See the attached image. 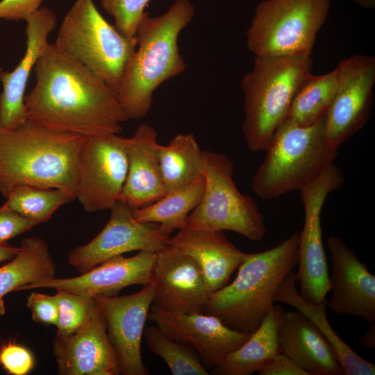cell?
Returning a JSON list of instances; mask_svg holds the SVG:
<instances>
[{"instance_id": "6da1fadb", "label": "cell", "mask_w": 375, "mask_h": 375, "mask_svg": "<svg viewBox=\"0 0 375 375\" xmlns=\"http://www.w3.org/2000/svg\"><path fill=\"white\" fill-rule=\"evenodd\" d=\"M33 69L35 83L24 97L28 119L85 137L122 131L129 118L117 93L55 44L49 43Z\"/></svg>"}, {"instance_id": "7a4b0ae2", "label": "cell", "mask_w": 375, "mask_h": 375, "mask_svg": "<svg viewBox=\"0 0 375 375\" xmlns=\"http://www.w3.org/2000/svg\"><path fill=\"white\" fill-rule=\"evenodd\" d=\"M87 137L30 119L12 129L0 126V192L18 185L56 188L76 197L80 152Z\"/></svg>"}, {"instance_id": "3957f363", "label": "cell", "mask_w": 375, "mask_h": 375, "mask_svg": "<svg viewBox=\"0 0 375 375\" xmlns=\"http://www.w3.org/2000/svg\"><path fill=\"white\" fill-rule=\"evenodd\" d=\"M194 15L189 0H176L160 15L151 17L146 12L143 16L135 34L138 49L125 67L117 92L129 119L144 117L151 110L154 91L185 70L178 40Z\"/></svg>"}, {"instance_id": "277c9868", "label": "cell", "mask_w": 375, "mask_h": 375, "mask_svg": "<svg viewBox=\"0 0 375 375\" xmlns=\"http://www.w3.org/2000/svg\"><path fill=\"white\" fill-rule=\"evenodd\" d=\"M299 233L276 247L247 253L234 281L211 292L204 313L228 328L251 334L274 306L278 286L297 264Z\"/></svg>"}, {"instance_id": "5b68a950", "label": "cell", "mask_w": 375, "mask_h": 375, "mask_svg": "<svg viewBox=\"0 0 375 375\" xmlns=\"http://www.w3.org/2000/svg\"><path fill=\"white\" fill-rule=\"evenodd\" d=\"M312 52L255 56L241 81L244 96L242 131L252 152L266 151L278 126L287 119L293 98L311 73Z\"/></svg>"}, {"instance_id": "8992f818", "label": "cell", "mask_w": 375, "mask_h": 375, "mask_svg": "<svg viewBox=\"0 0 375 375\" xmlns=\"http://www.w3.org/2000/svg\"><path fill=\"white\" fill-rule=\"evenodd\" d=\"M265 151L251 180L253 192L265 199L299 190L332 165L338 155V149L326 141L324 117L307 126L286 119Z\"/></svg>"}, {"instance_id": "52a82bcc", "label": "cell", "mask_w": 375, "mask_h": 375, "mask_svg": "<svg viewBox=\"0 0 375 375\" xmlns=\"http://www.w3.org/2000/svg\"><path fill=\"white\" fill-rule=\"evenodd\" d=\"M54 44L117 93L137 40L124 36L108 23L94 0H76L60 24Z\"/></svg>"}, {"instance_id": "ba28073f", "label": "cell", "mask_w": 375, "mask_h": 375, "mask_svg": "<svg viewBox=\"0 0 375 375\" xmlns=\"http://www.w3.org/2000/svg\"><path fill=\"white\" fill-rule=\"evenodd\" d=\"M203 158L204 190L187 217V227L231 231L251 241H261L267 232L264 215L251 197L237 188L231 160L224 153L207 150L203 151Z\"/></svg>"}, {"instance_id": "9c48e42d", "label": "cell", "mask_w": 375, "mask_h": 375, "mask_svg": "<svg viewBox=\"0 0 375 375\" xmlns=\"http://www.w3.org/2000/svg\"><path fill=\"white\" fill-rule=\"evenodd\" d=\"M331 0H263L256 7L247 31L255 56L312 52L328 15Z\"/></svg>"}, {"instance_id": "30bf717a", "label": "cell", "mask_w": 375, "mask_h": 375, "mask_svg": "<svg viewBox=\"0 0 375 375\" xmlns=\"http://www.w3.org/2000/svg\"><path fill=\"white\" fill-rule=\"evenodd\" d=\"M343 183L342 172L333 163L299 190L305 219L303 229L299 233V269L295 278L299 284L300 295L316 304L327 302L326 296L331 289L328 266L322 240V208L329 194Z\"/></svg>"}, {"instance_id": "8fae6325", "label": "cell", "mask_w": 375, "mask_h": 375, "mask_svg": "<svg viewBox=\"0 0 375 375\" xmlns=\"http://www.w3.org/2000/svg\"><path fill=\"white\" fill-rule=\"evenodd\" d=\"M127 171L125 138L87 137L78 158L75 199L88 212L110 210L119 199Z\"/></svg>"}, {"instance_id": "7c38bea8", "label": "cell", "mask_w": 375, "mask_h": 375, "mask_svg": "<svg viewBox=\"0 0 375 375\" xmlns=\"http://www.w3.org/2000/svg\"><path fill=\"white\" fill-rule=\"evenodd\" d=\"M133 210L119 200L110 208V219L102 231L88 243L76 247L69 252V264L83 274L124 253L157 252L167 245L173 231L158 223L136 221Z\"/></svg>"}, {"instance_id": "4fadbf2b", "label": "cell", "mask_w": 375, "mask_h": 375, "mask_svg": "<svg viewBox=\"0 0 375 375\" xmlns=\"http://www.w3.org/2000/svg\"><path fill=\"white\" fill-rule=\"evenodd\" d=\"M338 65L340 82L324 117L326 141L338 150L365 125L370 117L375 83V58L357 54Z\"/></svg>"}, {"instance_id": "5bb4252c", "label": "cell", "mask_w": 375, "mask_h": 375, "mask_svg": "<svg viewBox=\"0 0 375 375\" xmlns=\"http://www.w3.org/2000/svg\"><path fill=\"white\" fill-rule=\"evenodd\" d=\"M105 318L107 335L123 375H148L141 343L144 324L153 304V288L149 283L125 296L93 297Z\"/></svg>"}, {"instance_id": "9a60e30c", "label": "cell", "mask_w": 375, "mask_h": 375, "mask_svg": "<svg viewBox=\"0 0 375 375\" xmlns=\"http://www.w3.org/2000/svg\"><path fill=\"white\" fill-rule=\"evenodd\" d=\"M147 319L168 338L193 347L208 369L217 365L250 335L228 328L213 315L171 312L154 304Z\"/></svg>"}, {"instance_id": "2e32d148", "label": "cell", "mask_w": 375, "mask_h": 375, "mask_svg": "<svg viewBox=\"0 0 375 375\" xmlns=\"http://www.w3.org/2000/svg\"><path fill=\"white\" fill-rule=\"evenodd\" d=\"M151 284L153 304L171 312L204 313L211 293L197 262L169 244L156 252Z\"/></svg>"}, {"instance_id": "e0dca14e", "label": "cell", "mask_w": 375, "mask_h": 375, "mask_svg": "<svg viewBox=\"0 0 375 375\" xmlns=\"http://www.w3.org/2000/svg\"><path fill=\"white\" fill-rule=\"evenodd\" d=\"M52 348L60 375L121 374L96 300L83 324L67 337L56 335Z\"/></svg>"}, {"instance_id": "ac0fdd59", "label": "cell", "mask_w": 375, "mask_h": 375, "mask_svg": "<svg viewBox=\"0 0 375 375\" xmlns=\"http://www.w3.org/2000/svg\"><path fill=\"white\" fill-rule=\"evenodd\" d=\"M327 245L332 262L327 306L333 312L375 324V276L340 238L330 236Z\"/></svg>"}, {"instance_id": "d6986e66", "label": "cell", "mask_w": 375, "mask_h": 375, "mask_svg": "<svg viewBox=\"0 0 375 375\" xmlns=\"http://www.w3.org/2000/svg\"><path fill=\"white\" fill-rule=\"evenodd\" d=\"M156 258V252L147 251H140L131 257L119 255L80 276L54 277L25 285L19 290L51 288L90 297L116 296L126 287L151 283Z\"/></svg>"}, {"instance_id": "ffe728a7", "label": "cell", "mask_w": 375, "mask_h": 375, "mask_svg": "<svg viewBox=\"0 0 375 375\" xmlns=\"http://www.w3.org/2000/svg\"><path fill=\"white\" fill-rule=\"evenodd\" d=\"M26 47L23 58L11 72H2L0 81V126L12 129L26 119L25 90L31 72L49 44V34L57 24L56 14L41 7L26 19Z\"/></svg>"}, {"instance_id": "44dd1931", "label": "cell", "mask_w": 375, "mask_h": 375, "mask_svg": "<svg viewBox=\"0 0 375 375\" xmlns=\"http://www.w3.org/2000/svg\"><path fill=\"white\" fill-rule=\"evenodd\" d=\"M128 160L126 178L119 201L131 208H140L166 195L159 160L157 132L140 124L131 138H125Z\"/></svg>"}, {"instance_id": "7402d4cb", "label": "cell", "mask_w": 375, "mask_h": 375, "mask_svg": "<svg viewBox=\"0 0 375 375\" xmlns=\"http://www.w3.org/2000/svg\"><path fill=\"white\" fill-rule=\"evenodd\" d=\"M167 244L192 258L200 267L210 292L225 286L247 253L241 251L223 231L180 229Z\"/></svg>"}, {"instance_id": "603a6c76", "label": "cell", "mask_w": 375, "mask_h": 375, "mask_svg": "<svg viewBox=\"0 0 375 375\" xmlns=\"http://www.w3.org/2000/svg\"><path fill=\"white\" fill-rule=\"evenodd\" d=\"M278 340L284 353L310 375H342L336 354L330 342L302 312L283 311Z\"/></svg>"}, {"instance_id": "cb8c5ba5", "label": "cell", "mask_w": 375, "mask_h": 375, "mask_svg": "<svg viewBox=\"0 0 375 375\" xmlns=\"http://www.w3.org/2000/svg\"><path fill=\"white\" fill-rule=\"evenodd\" d=\"M296 283L295 274L291 271L278 286L274 302L292 306L312 321L330 342L344 375H374L375 365L356 353L331 326L326 314L327 302L316 304L306 300Z\"/></svg>"}, {"instance_id": "d4e9b609", "label": "cell", "mask_w": 375, "mask_h": 375, "mask_svg": "<svg viewBox=\"0 0 375 375\" xmlns=\"http://www.w3.org/2000/svg\"><path fill=\"white\" fill-rule=\"evenodd\" d=\"M283 311L280 306H274L258 328L242 345L211 369L210 374L250 375L281 352L278 329Z\"/></svg>"}, {"instance_id": "484cf974", "label": "cell", "mask_w": 375, "mask_h": 375, "mask_svg": "<svg viewBox=\"0 0 375 375\" xmlns=\"http://www.w3.org/2000/svg\"><path fill=\"white\" fill-rule=\"evenodd\" d=\"M56 272L47 242L39 237H26L17 254L0 267V299L25 285L54 278Z\"/></svg>"}, {"instance_id": "4316f807", "label": "cell", "mask_w": 375, "mask_h": 375, "mask_svg": "<svg viewBox=\"0 0 375 375\" xmlns=\"http://www.w3.org/2000/svg\"><path fill=\"white\" fill-rule=\"evenodd\" d=\"M159 160L166 194L203 177V151L192 133H179L160 144Z\"/></svg>"}, {"instance_id": "83f0119b", "label": "cell", "mask_w": 375, "mask_h": 375, "mask_svg": "<svg viewBox=\"0 0 375 375\" xmlns=\"http://www.w3.org/2000/svg\"><path fill=\"white\" fill-rule=\"evenodd\" d=\"M340 76L339 65L325 74H308L293 98L287 119L301 126H310L320 121L335 96Z\"/></svg>"}, {"instance_id": "f1b7e54d", "label": "cell", "mask_w": 375, "mask_h": 375, "mask_svg": "<svg viewBox=\"0 0 375 375\" xmlns=\"http://www.w3.org/2000/svg\"><path fill=\"white\" fill-rule=\"evenodd\" d=\"M205 187L204 178L167 194L146 206L133 209L134 219L141 223H158L172 231L187 227L188 215L199 203Z\"/></svg>"}, {"instance_id": "f546056e", "label": "cell", "mask_w": 375, "mask_h": 375, "mask_svg": "<svg viewBox=\"0 0 375 375\" xmlns=\"http://www.w3.org/2000/svg\"><path fill=\"white\" fill-rule=\"evenodd\" d=\"M6 199V206L40 224L48 221L58 208L73 200L60 190L30 185L15 186Z\"/></svg>"}, {"instance_id": "4dcf8cb0", "label": "cell", "mask_w": 375, "mask_h": 375, "mask_svg": "<svg viewBox=\"0 0 375 375\" xmlns=\"http://www.w3.org/2000/svg\"><path fill=\"white\" fill-rule=\"evenodd\" d=\"M143 335L150 351L164 360L173 375L210 374L188 344L168 338L157 326L144 328Z\"/></svg>"}, {"instance_id": "1f68e13d", "label": "cell", "mask_w": 375, "mask_h": 375, "mask_svg": "<svg viewBox=\"0 0 375 375\" xmlns=\"http://www.w3.org/2000/svg\"><path fill=\"white\" fill-rule=\"evenodd\" d=\"M54 295L59 310L56 335L67 337L83 324L95 299L93 297L62 290H56Z\"/></svg>"}, {"instance_id": "d6a6232c", "label": "cell", "mask_w": 375, "mask_h": 375, "mask_svg": "<svg viewBox=\"0 0 375 375\" xmlns=\"http://www.w3.org/2000/svg\"><path fill=\"white\" fill-rule=\"evenodd\" d=\"M151 0H100L103 10L115 20L114 26L124 36L135 38L136 31Z\"/></svg>"}, {"instance_id": "836d02e7", "label": "cell", "mask_w": 375, "mask_h": 375, "mask_svg": "<svg viewBox=\"0 0 375 375\" xmlns=\"http://www.w3.org/2000/svg\"><path fill=\"white\" fill-rule=\"evenodd\" d=\"M0 363L11 374L26 375L33 369L34 359L26 348L9 343L0 350Z\"/></svg>"}, {"instance_id": "e575fe53", "label": "cell", "mask_w": 375, "mask_h": 375, "mask_svg": "<svg viewBox=\"0 0 375 375\" xmlns=\"http://www.w3.org/2000/svg\"><path fill=\"white\" fill-rule=\"evenodd\" d=\"M26 306L30 309L35 322L56 326L59 310L55 295L32 292L27 298Z\"/></svg>"}, {"instance_id": "d590c367", "label": "cell", "mask_w": 375, "mask_h": 375, "mask_svg": "<svg viewBox=\"0 0 375 375\" xmlns=\"http://www.w3.org/2000/svg\"><path fill=\"white\" fill-rule=\"evenodd\" d=\"M40 223L10 209L4 204L0 207V244L32 229Z\"/></svg>"}, {"instance_id": "8d00e7d4", "label": "cell", "mask_w": 375, "mask_h": 375, "mask_svg": "<svg viewBox=\"0 0 375 375\" xmlns=\"http://www.w3.org/2000/svg\"><path fill=\"white\" fill-rule=\"evenodd\" d=\"M44 0H0V19L24 20L39 10Z\"/></svg>"}, {"instance_id": "74e56055", "label": "cell", "mask_w": 375, "mask_h": 375, "mask_svg": "<svg viewBox=\"0 0 375 375\" xmlns=\"http://www.w3.org/2000/svg\"><path fill=\"white\" fill-rule=\"evenodd\" d=\"M257 373L259 375H310L283 352H279Z\"/></svg>"}, {"instance_id": "f35d334b", "label": "cell", "mask_w": 375, "mask_h": 375, "mask_svg": "<svg viewBox=\"0 0 375 375\" xmlns=\"http://www.w3.org/2000/svg\"><path fill=\"white\" fill-rule=\"evenodd\" d=\"M19 251V247H12L7 243L0 244V262L7 260H11Z\"/></svg>"}, {"instance_id": "ab89813d", "label": "cell", "mask_w": 375, "mask_h": 375, "mask_svg": "<svg viewBox=\"0 0 375 375\" xmlns=\"http://www.w3.org/2000/svg\"><path fill=\"white\" fill-rule=\"evenodd\" d=\"M360 342L372 349L375 346V324H370L369 329L360 338Z\"/></svg>"}, {"instance_id": "60d3db41", "label": "cell", "mask_w": 375, "mask_h": 375, "mask_svg": "<svg viewBox=\"0 0 375 375\" xmlns=\"http://www.w3.org/2000/svg\"><path fill=\"white\" fill-rule=\"evenodd\" d=\"M358 5L365 8L370 9L375 7V0H353Z\"/></svg>"}, {"instance_id": "b9f144b4", "label": "cell", "mask_w": 375, "mask_h": 375, "mask_svg": "<svg viewBox=\"0 0 375 375\" xmlns=\"http://www.w3.org/2000/svg\"><path fill=\"white\" fill-rule=\"evenodd\" d=\"M6 311L5 305L3 299H0V316L3 315Z\"/></svg>"}, {"instance_id": "7bdbcfd3", "label": "cell", "mask_w": 375, "mask_h": 375, "mask_svg": "<svg viewBox=\"0 0 375 375\" xmlns=\"http://www.w3.org/2000/svg\"><path fill=\"white\" fill-rule=\"evenodd\" d=\"M3 72V69L0 67V74Z\"/></svg>"}]
</instances>
